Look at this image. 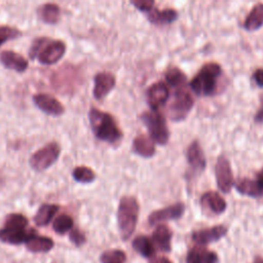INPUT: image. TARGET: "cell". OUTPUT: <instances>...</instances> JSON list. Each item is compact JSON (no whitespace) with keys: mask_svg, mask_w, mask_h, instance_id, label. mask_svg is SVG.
<instances>
[{"mask_svg":"<svg viewBox=\"0 0 263 263\" xmlns=\"http://www.w3.org/2000/svg\"><path fill=\"white\" fill-rule=\"evenodd\" d=\"M88 119L91 130L97 139L109 144H114L122 138L120 128L109 113L91 108L88 112Z\"/></svg>","mask_w":263,"mask_h":263,"instance_id":"1","label":"cell"},{"mask_svg":"<svg viewBox=\"0 0 263 263\" xmlns=\"http://www.w3.org/2000/svg\"><path fill=\"white\" fill-rule=\"evenodd\" d=\"M139 202L136 197H121L117 210V222L120 236L123 240L128 239L136 229L139 217Z\"/></svg>","mask_w":263,"mask_h":263,"instance_id":"2","label":"cell"},{"mask_svg":"<svg viewBox=\"0 0 263 263\" xmlns=\"http://www.w3.org/2000/svg\"><path fill=\"white\" fill-rule=\"evenodd\" d=\"M221 73L222 69L219 64L208 63L191 80L190 87L197 96H210L215 91L216 81Z\"/></svg>","mask_w":263,"mask_h":263,"instance_id":"3","label":"cell"},{"mask_svg":"<svg viewBox=\"0 0 263 263\" xmlns=\"http://www.w3.org/2000/svg\"><path fill=\"white\" fill-rule=\"evenodd\" d=\"M141 119L146 125L150 138L159 145H165L170 138L165 117L158 111H148L141 115Z\"/></svg>","mask_w":263,"mask_h":263,"instance_id":"4","label":"cell"},{"mask_svg":"<svg viewBox=\"0 0 263 263\" xmlns=\"http://www.w3.org/2000/svg\"><path fill=\"white\" fill-rule=\"evenodd\" d=\"M52 86L61 93L73 92L80 83L78 69L72 65H63L52 75Z\"/></svg>","mask_w":263,"mask_h":263,"instance_id":"5","label":"cell"},{"mask_svg":"<svg viewBox=\"0 0 263 263\" xmlns=\"http://www.w3.org/2000/svg\"><path fill=\"white\" fill-rule=\"evenodd\" d=\"M61 153L60 145L57 142H50L33 153L29 163L37 172H42L51 166L59 158Z\"/></svg>","mask_w":263,"mask_h":263,"instance_id":"6","label":"cell"},{"mask_svg":"<svg viewBox=\"0 0 263 263\" xmlns=\"http://www.w3.org/2000/svg\"><path fill=\"white\" fill-rule=\"evenodd\" d=\"M194 101L189 91L184 88H178L174 93L173 102L170 105L168 114L172 120L181 121L186 118L187 114L193 107Z\"/></svg>","mask_w":263,"mask_h":263,"instance_id":"7","label":"cell"},{"mask_svg":"<svg viewBox=\"0 0 263 263\" xmlns=\"http://www.w3.org/2000/svg\"><path fill=\"white\" fill-rule=\"evenodd\" d=\"M215 174L219 189L224 193L230 192L234 184V180L230 162L225 156H220L218 158L215 167Z\"/></svg>","mask_w":263,"mask_h":263,"instance_id":"8","label":"cell"},{"mask_svg":"<svg viewBox=\"0 0 263 263\" xmlns=\"http://www.w3.org/2000/svg\"><path fill=\"white\" fill-rule=\"evenodd\" d=\"M228 229L224 225H216L210 228H203L196 231H193L191 234V238L197 246L204 247L205 245L212 243L214 241H218L222 237H224L227 233Z\"/></svg>","mask_w":263,"mask_h":263,"instance_id":"9","label":"cell"},{"mask_svg":"<svg viewBox=\"0 0 263 263\" xmlns=\"http://www.w3.org/2000/svg\"><path fill=\"white\" fill-rule=\"evenodd\" d=\"M185 212V205L182 202H177L165 206L163 209L152 212L148 217V223L150 225H155L168 220L180 219Z\"/></svg>","mask_w":263,"mask_h":263,"instance_id":"10","label":"cell"},{"mask_svg":"<svg viewBox=\"0 0 263 263\" xmlns=\"http://www.w3.org/2000/svg\"><path fill=\"white\" fill-rule=\"evenodd\" d=\"M170 96V91L167 85L164 82L158 81L153 83L146 92L147 103L151 109V111H158L160 107H162Z\"/></svg>","mask_w":263,"mask_h":263,"instance_id":"11","label":"cell"},{"mask_svg":"<svg viewBox=\"0 0 263 263\" xmlns=\"http://www.w3.org/2000/svg\"><path fill=\"white\" fill-rule=\"evenodd\" d=\"M66 51V45L61 40H49L38 54V60L43 65H52L61 60Z\"/></svg>","mask_w":263,"mask_h":263,"instance_id":"12","label":"cell"},{"mask_svg":"<svg viewBox=\"0 0 263 263\" xmlns=\"http://www.w3.org/2000/svg\"><path fill=\"white\" fill-rule=\"evenodd\" d=\"M33 101L41 111L48 115L60 116L65 112L62 103L48 93H36L33 96Z\"/></svg>","mask_w":263,"mask_h":263,"instance_id":"13","label":"cell"},{"mask_svg":"<svg viewBox=\"0 0 263 263\" xmlns=\"http://www.w3.org/2000/svg\"><path fill=\"white\" fill-rule=\"evenodd\" d=\"M93 97L97 100L104 99L115 86L116 80L113 74L109 72H100L95 76Z\"/></svg>","mask_w":263,"mask_h":263,"instance_id":"14","label":"cell"},{"mask_svg":"<svg viewBox=\"0 0 263 263\" xmlns=\"http://www.w3.org/2000/svg\"><path fill=\"white\" fill-rule=\"evenodd\" d=\"M0 63L6 69L16 72H25L28 69V61L20 53L12 50H4L0 53Z\"/></svg>","mask_w":263,"mask_h":263,"instance_id":"15","label":"cell"},{"mask_svg":"<svg viewBox=\"0 0 263 263\" xmlns=\"http://www.w3.org/2000/svg\"><path fill=\"white\" fill-rule=\"evenodd\" d=\"M172 230L164 224L158 225L152 234V243L154 248L161 252H170L172 249Z\"/></svg>","mask_w":263,"mask_h":263,"instance_id":"16","label":"cell"},{"mask_svg":"<svg viewBox=\"0 0 263 263\" xmlns=\"http://www.w3.org/2000/svg\"><path fill=\"white\" fill-rule=\"evenodd\" d=\"M186 263H219V258L215 252L201 246H195L187 253Z\"/></svg>","mask_w":263,"mask_h":263,"instance_id":"17","label":"cell"},{"mask_svg":"<svg viewBox=\"0 0 263 263\" xmlns=\"http://www.w3.org/2000/svg\"><path fill=\"white\" fill-rule=\"evenodd\" d=\"M187 161L194 172H202L205 167L206 161L203 151L197 141H193L186 152Z\"/></svg>","mask_w":263,"mask_h":263,"instance_id":"18","label":"cell"},{"mask_svg":"<svg viewBox=\"0 0 263 263\" xmlns=\"http://www.w3.org/2000/svg\"><path fill=\"white\" fill-rule=\"evenodd\" d=\"M33 231L34 230L27 231L26 229H11L3 227L0 229V240L10 245L25 243Z\"/></svg>","mask_w":263,"mask_h":263,"instance_id":"19","label":"cell"},{"mask_svg":"<svg viewBox=\"0 0 263 263\" xmlns=\"http://www.w3.org/2000/svg\"><path fill=\"white\" fill-rule=\"evenodd\" d=\"M29 251L33 253H46L53 248V240L46 236H39L35 231L29 236L25 242Z\"/></svg>","mask_w":263,"mask_h":263,"instance_id":"20","label":"cell"},{"mask_svg":"<svg viewBox=\"0 0 263 263\" xmlns=\"http://www.w3.org/2000/svg\"><path fill=\"white\" fill-rule=\"evenodd\" d=\"M200 202L208 206L214 214H222L226 210V201L224 198L215 191H208L202 194Z\"/></svg>","mask_w":263,"mask_h":263,"instance_id":"21","label":"cell"},{"mask_svg":"<svg viewBox=\"0 0 263 263\" xmlns=\"http://www.w3.org/2000/svg\"><path fill=\"white\" fill-rule=\"evenodd\" d=\"M263 26V3H257L253 6L243 22V28L253 32Z\"/></svg>","mask_w":263,"mask_h":263,"instance_id":"22","label":"cell"},{"mask_svg":"<svg viewBox=\"0 0 263 263\" xmlns=\"http://www.w3.org/2000/svg\"><path fill=\"white\" fill-rule=\"evenodd\" d=\"M133 148L142 157H151L155 153V145L152 139L146 135H139L134 139Z\"/></svg>","mask_w":263,"mask_h":263,"instance_id":"23","label":"cell"},{"mask_svg":"<svg viewBox=\"0 0 263 263\" xmlns=\"http://www.w3.org/2000/svg\"><path fill=\"white\" fill-rule=\"evenodd\" d=\"M147 17L149 22L152 24L164 25V24H171L174 21H176L178 17V13L175 9H172V8H165L162 10L152 8L148 12Z\"/></svg>","mask_w":263,"mask_h":263,"instance_id":"24","label":"cell"},{"mask_svg":"<svg viewBox=\"0 0 263 263\" xmlns=\"http://www.w3.org/2000/svg\"><path fill=\"white\" fill-rule=\"evenodd\" d=\"M132 247L142 257L151 259L155 256V248L152 243V240H151V238H149L145 235L137 236L133 240Z\"/></svg>","mask_w":263,"mask_h":263,"instance_id":"25","label":"cell"},{"mask_svg":"<svg viewBox=\"0 0 263 263\" xmlns=\"http://www.w3.org/2000/svg\"><path fill=\"white\" fill-rule=\"evenodd\" d=\"M38 16L46 24H57L60 20L61 9L59 5L54 3H45L38 7L37 9Z\"/></svg>","mask_w":263,"mask_h":263,"instance_id":"26","label":"cell"},{"mask_svg":"<svg viewBox=\"0 0 263 263\" xmlns=\"http://www.w3.org/2000/svg\"><path fill=\"white\" fill-rule=\"evenodd\" d=\"M58 211H59V205L52 204V203H44L38 209L34 217V222L38 226H45L51 221V219L53 218V216Z\"/></svg>","mask_w":263,"mask_h":263,"instance_id":"27","label":"cell"},{"mask_svg":"<svg viewBox=\"0 0 263 263\" xmlns=\"http://www.w3.org/2000/svg\"><path fill=\"white\" fill-rule=\"evenodd\" d=\"M235 188L239 193L243 195H248L251 197L263 196V192L259 188L256 180H251L248 178L240 179L235 183Z\"/></svg>","mask_w":263,"mask_h":263,"instance_id":"28","label":"cell"},{"mask_svg":"<svg viewBox=\"0 0 263 263\" xmlns=\"http://www.w3.org/2000/svg\"><path fill=\"white\" fill-rule=\"evenodd\" d=\"M166 83L173 87L182 88V86L186 83V76L185 74L178 68H171L166 71L165 75Z\"/></svg>","mask_w":263,"mask_h":263,"instance_id":"29","label":"cell"},{"mask_svg":"<svg viewBox=\"0 0 263 263\" xmlns=\"http://www.w3.org/2000/svg\"><path fill=\"white\" fill-rule=\"evenodd\" d=\"M101 263H126V254L121 250L105 251L100 257Z\"/></svg>","mask_w":263,"mask_h":263,"instance_id":"30","label":"cell"},{"mask_svg":"<svg viewBox=\"0 0 263 263\" xmlns=\"http://www.w3.org/2000/svg\"><path fill=\"white\" fill-rule=\"evenodd\" d=\"M72 176L77 182H80V183H90L96 179L95 172L91 168L84 165L76 166L73 170Z\"/></svg>","mask_w":263,"mask_h":263,"instance_id":"31","label":"cell"},{"mask_svg":"<svg viewBox=\"0 0 263 263\" xmlns=\"http://www.w3.org/2000/svg\"><path fill=\"white\" fill-rule=\"evenodd\" d=\"M28 226V219L22 214H10L6 217L4 227L11 229H26Z\"/></svg>","mask_w":263,"mask_h":263,"instance_id":"32","label":"cell"},{"mask_svg":"<svg viewBox=\"0 0 263 263\" xmlns=\"http://www.w3.org/2000/svg\"><path fill=\"white\" fill-rule=\"evenodd\" d=\"M53 230L59 234H64L73 228V219L66 214L58 216L53 222Z\"/></svg>","mask_w":263,"mask_h":263,"instance_id":"33","label":"cell"},{"mask_svg":"<svg viewBox=\"0 0 263 263\" xmlns=\"http://www.w3.org/2000/svg\"><path fill=\"white\" fill-rule=\"evenodd\" d=\"M22 35L21 31L13 27L8 26H1L0 27V46L4 44L6 41L15 39Z\"/></svg>","mask_w":263,"mask_h":263,"instance_id":"34","label":"cell"},{"mask_svg":"<svg viewBox=\"0 0 263 263\" xmlns=\"http://www.w3.org/2000/svg\"><path fill=\"white\" fill-rule=\"evenodd\" d=\"M50 39L46 38V37H40V38H37L35 39L33 42H32V45L29 49V57L33 60V59H36L38 57V54L40 53L41 49L45 46V44L49 41Z\"/></svg>","mask_w":263,"mask_h":263,"instance_id":"35","label":"cell"},{"mask_svg":"<svg viewBox=\"0 0 263 263\" xmlns=\"http://www.w3.org/2000/svg\"><path fill=\"white\" fill-rule=\"evenodd\" d=\"M69 237H70V240L77 247L85 242V235L78 228H72L70 231Z\"/></svg>","mask_w":263,"mask_h":263,"instance_id":"36","label":"cell"},{"mask_svg":"<svg viewBox=\"0 0 263 263\" xmlns=\"http://www.w3.org/2000/svg\"><path fill=\"white\" fill-rule=\"evenodd\" d=\"M137 9L141 10V11H147L149 12L154 5V1L153 0H136V1H132L130 2Z\"/></svg>","mask_w":263,"mask_h":263,"instance_id":"37","label":"cell"},{"mask_svg":"<svg viewBox=\"0 0 263 263\" xmlns=\"http://www.w3.org/2000/svg\"><path fill=\"white\" fill-rule=\"evenodd\" d=\"M253 78L259 87H263V68H259L254 72Z\"/></svg>","mask_w":263,"mask_h":263,"instance_id":"38","label":"cell"},{"mask_svg":"<svg viewBox=\"0 0 263 263\" xmlns=\"http://www.w3.org/2000/svg\"><path fill=\"white\" fill-rule=\"evenodd\" d=\"M260 109L255 115V121L256 122H263V93L260 96Z\"/></svg>","mask_w":263,"mask_h":263,"instance_id":"39","label":"cell"},{"mask_svg":"<svg viewBox=\"0 0 263 263\" xmlns=\"http://www.w3.org/2000/svg\"><path fill=\"white\" fill-rule=\"evenodd\" d=\"M256 182H257V184H258L259 188L261 189V191L263 192V168L261 170V172H260V173H258V175H257V179H256Z\"/></svg>","mask_w":263,"mask_h":263,"instance_id":"40","label":"cell"},{"mask_svg":"<svg viewBox=\"0 0 263 263\" xmlns=\"http://www.w3.org/2000/svg\"><path fill=\"white\" fill-rule=\"evenodd\" d=\"M151 263H173V262L165 257H160V258H156V259L152 260Z\"/></svg>","mask_w":263,"mask_h":263,"instance_id":"41","label":"cell"},{"mask_svg":"<svg viewBox=\"0 0 263 263\" xmlns=\"http://www.w3.org/2000/svg\"><path fill=\"white\" fill-rule=\"evenodd\" d=\"M253 263H263V257H261V256H257V257L254 259Z\"/></svg>","mask_w":263,"mask_h":263,"instance_id":"42","label":"cell"}]
</instances>
